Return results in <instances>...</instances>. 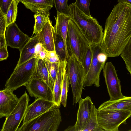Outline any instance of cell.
I'll list each match as a JSON object with an SVG mask.
<instances>
[{"instance_id": "1", "label": "cell", "mask_w": 131, "mask_h": 131, "mask_svg": "<svg viewBox=\"0 0 131 131\" xmlns=\"http://www.w3.org/2000/svg\"><path fill=\"white\" fill-rule=\"evenodd\" d=\"M131 38V6L118 2L106 19L100 47L108 57H118Z\"/></svg>"}, {"instance_id": "2", "label": "cell", "mask_w": 131, "mask_h": 131, "mask_svg": "<svg viewBox=\"0 0 131 131\" xmlns=\"http://www.w3.org/2000/svg\"><path fill=\"white\" fill-rule=\"evenodd\" d=\"M70 17L77 24L88 42L89 46L100 45L103 36L102 26L97 20L90 17L80 10L75 3L69 6Z\"/></svg>"}, {"instance_id": "3", "label": "cell", "mask_w": 131, "mask_h": 131, "mask_svg": "<svg viewBox=\"0 0 131 131\" xmlns=\"http://www.w3.org/2000/svg\"><path fill=\"white\" fill-rule=\"evenodd\" d=\"M59 107L56 105L31 121L22 124L17 131H57L62 121Z\"/></svg>"}, {"instance_id": "4", "label": "cell", "mask_w": 131, "mask_h": 131, "mask_svg": "<svg viewBox=\"0 0 131 131\" xmlns=\"http://www.w3.org/2000/svg\"><path fill=\"white\" fill-rule=\"evenodd\" d=\"M67 44L71 55L75 56L83 66L90 46L78 26L71 19L69 23Z\"/></svg>"}, {"instance_id": "5", "label": "cell", "mask_w": 131, "mask_h": 131, "mask_svg": "<svg viewBox=\"0 0 131 131\" xmlns=\"http://www.w3.org/2000/svg\"><path fill=\"white\" fill-rule=\"evenodd\" d=\"M66 71L73 94V104H77L82 98L84 74L83 67L76 57L71 55L67 60Z\"/></svg>"}, {"instance_id": "6", "label": "cell", "mask_w": 131, "mask_h": 131, "mask_svg": "<svg viewBox=\"0 0 131 131\" xmlns=\"http://www.w3.org/2000/svg\"><path fill=\"white\" fill-rule=\"evenodd\" d=\"M37 58H32L15 68L5 85V89L14 91L28 83L34 76Z\"/></svg>"}, {"instance_id": "7", "label": "cell", "mask_w": 131, "mask_h": 131, "mask_svg": "<svg viewBox=\"0 0 131 131\" xmlns=\"http://www.w3.org/2000/svg\"><path fill=\"white\" fill-rule=\"evenodd\" d=\"M131 115V112L129 111L97 109L98 123L104 131H118L120 125L125 124L126 120Z\"/></svg>"}, {"instance_id": "8", "label": "cell", "mask_w": 131, "mask_h": 131, "mask_svg": "<svg viewBox=\"0 0 131 131\" xmlns=\"http://www.w3.org/2000/svg\"><path fill=\"white\" fill-rule=\"evenodd\" d=\"M29 101V96L25 91L19 98L15 107L6 117L1 131H17L23 119Z\"/></svg>"}, {"instance_id": "9", "label": "cell", "mask_w": 131, "mask_h": 131, "mask_svg": "<svg viewBox=\"0 0 131 131\" xmlns=\"http://www.w3.org/2000/svg\"><path fill=\"white\" fill-rule=\"evenodd\" d=\"M103 72L110 100H115L124 97L122 93L120 81L111 62L106 63L103 68Z\"/></svg>"}, {"instance_id": "10", "label": "cell", "mask_w": 131, "mask_h": 131, "mask_svg": "<svg viewBox=\"0 0 131 131\" xmlns=\"http://www.w3.org/2000/svg\"><path fill=\"white\" fill-rule=\"evenodd\" d=\"M92 47V60L89 71L83 79L84 87L90 86L93 84L97 87L100 86V75L105 64V62H100L97 59L98 54L103 51L100 45Z\"/></svg>"}, {"instance_id": "11", "label": "cell", "mask_w": 131, "mask_h": 131, "mask_svg": "<svg viewBox=\"0 0 131 131\" xmlns=\"http://www.w3.org/2000/svg\"><path fill=\"white\" fill-rule=\"evenodd\" d=\"M25 86L31 96L53 102V92L42 79L34 76Z\"/></svg>"}, {"instance_id": "12", "label": "cell", "mask_w": 131, "mask_h": 131, "mask_svg": "<svg viewBox=\"0 0 131 131\" xmlns=\"http://www.w3.org/2000/svg\"><path fill=\"white\" fill-rule=\"evenodd\" d=\"M79 103L77 120L73 126L74 131H82L91 117L94 106L89 96L82 99Z\"/></svg>"}, {"instance_id": "13", "label": "cell", "mask_w": 131, "mask_h": 131, "mask_svg": "<svg viewBox=\"0 0 131 131\" xmlns=\"http://www.w3.org/2000/svg\"><path fill=\"white\" fill-rule=\"evenodd\" d=\"M5 37L7 46L19 50L30 38L20 30L15 22L7 27Z\"/></svg>"}, {"instance_id": "14", "label": "cell", "mask_w": 131, "mask_h": 131, "mask_svg": "<svg viewBox=\"0 0 131 131\" xmlns=\"http://www.w3.org/2000/svg\"><path fill=\"white\" fill-rule=\"evenodd\" d=\"M56 105L53 101L38 98L28 106L22 124L27 123L43 114Z\"/></svg>"}, {"instance_id": "15", "label": "cell", "mask_w": 131, "mask_h": 131, "mask_svg": "<svg viewBox=\"0 0 131 131\" xmlns=\"http://www.w3.org/2000/svg\"><path fill=\"white\" fill-rule=\"evenodd\" d=\"M13 91L5 89L0 91V117L9 115L18 103L19 98Z\"/></svg>"}, {"instance_id": "16", "label": "cell", "mask_w": 131, "mask_h": 131, "mask_svg": "<svg viewBox=\"0 0 131 131\" xmlns=\"http://www.w3.org/2000/svg\"><path fill=\"white\" fill-rule=\"evenodd\" d=\"M56 33L49 17L42 30L36 35L39 42L48 51L55 50Z\"/></svg>"}, {"instance_id": "17", "label": "cell", "mask_w": 131, "mask_h": 131, "mask_svg": "<svg viewBox=\"0 0 131 131\" xmlns=\"http://www.w3.org/2000/svg\"><path fill=\"white\" fill-rule=\"evenodd\" d=\"M39 41L36 35L30 38L25 43L22 48L19 50L20 57L17 68L25 62L35 58V46Z\"/></svg>"}, {"instance_id": "18", "label": "cell", "mask_w": 131, "mask_h": 131, "mask_svg": "<svg viewBox=\"0 0 131 131\" xmlns=\"http://www.w3.org/2000/svg\"><path fill=\"white\" fill-rule=\"evenodd\" d=\"M99 110H115L131 112V96H124L115 100H109L104 102L97 109Z\"/></svg>"}, {"instance_id": "19", "label": "cell", "mask_w": 131, "mask_h": 131, "mask_svg": "<svg viewBox=\"0 0 131 131\" xmlns=\"http://www.w3.org/2000/svg\"><path fill=\"white\" fill-rule=\"evenodd\" d=\"M67 63V60H65L60 61L59 63L58 71L53 91V101L59 107L61 103V89Z\"/></svg>"}, {"instance_id": "20", "label": "cell", "mask_w": 131, "mask_h": 131, "mask_svg": "<svg viewBox=\"0 0 131 131\" xmlns=\"http://www.w3.org/2000/svg\"><path fill=\"white\" fill-rule=\"evenodd\" d=\"M20 2L34 13L49 12L54 4V0H21Z\"/></svg>"}, {"instance_id": "21", "label": "cell", "mask_w": 131, "mask_h": 131, "mask_svg": "<svg viewBox=\"0 0 131 131\" xmlns=\"http://www.w3.org/2000/svg\"><path fill=\"white\" fill-rule=\"evenodd\" d=\"M56 24L54 26L56 34L60 35L63 39L67 50L68 52L67 38L69 23L71 19L69 16L57 12V16L54 17Z\"/></svg>"}, {"instance_id": "22", "label": "cell", "mask_w": 131, "mask_h": 131, "mask_svg": "<svg viewBox=\"0 0 131 131\" xmlns=\"http://www.w3.org/2000/svg\"><path fill=\"white\" fill-rule=\"evenodd\" d=\"M34 76L43 81L53 92L54 82L49 73L44 60L37 59L36 68Z\"/></svg>"}, {"instance_id": "23", "label": "cell", "mask_w": 131, "mask_h": 131, "mask_svg": "<svg viewBox=\"0 0 131 131\" xmlns=\"http://www.w3.org/2000/svg\"><path fill=\"white\" fill-rule=\"evenodd\" d=\"M55 50L60 61L67 60L70 56L67 50L63 39L60 35L57 34Z\"/></svg>"}, {"instance_id": "24", "label": "cell", "mask_w": 131, "mask_h": 131, "mask_svg": "<svg viewBox=\"0 0 131 131\" xmlns=\"http://www.w3.org/2000/svg\"><path fill=\"white\" fill-rule=\"evenodd\" d=\"M49 15V12H41L36 13L34 15L35 23L32 36L36 35L42 30Z\"/></svg>"}, {"instance_id": "25", "label": "cell", "mask_w": 131, "mask_h": 131, "mask_svg": "<svg viewBox=\"0 0 131 131\" xmlns=\"http://www.w3.org/2000/svg\"><path fill=\"white\" fill-rule=\"evenodd\" d=\"M97 109L95 105L91 117L82 131H104L99 126L97 116Z\"/></svg>"}, {"instance_id": "26", "label": "cell", "mask_w": 131, "mask_h": 131, "mask_svg": "<svg viewBox=\"0 0 131 131\" xmlns=\"http://www.w3.org/2000/svg\"><path fill=\"white\" fill-rule=\"evenodd\" d=\"M127 71L131 75V38L120 54Z\"/></svg>"}, {"instance_id": "27", "label": "cell", "mask_w": 131, "mask_h": 131, "mask_svg": "<svg viewBox=\"0 0 131 131\" xmlns=\"http://www.w3.org/2000/svg\"><path fill=\"white\" fill-rule=\"evenodd\" d=\"M18 4L15 0H13L8 9L5 16L7 27L16 21L17 15Z\"/></svg>"}, {"instance_id": "28", "label": "cell", "mask_w": 131, "mask_h": 131, "mask_svg": "<svg viewBox=\"0 0 131 131\" xmlns=\"http://www.w3.org/2000/svg\"><path fill=\"white\" fill-rule=\"evenodd\" d=\"M70 82L68 74L66 71L64 73L63 79L61 92V102L65 107L67 105V98Z\"/></svg>"}, {"instance_id": "29", "label": "cell", "mask_w": 131, "mask_h": 131, "mask_svg": "<svg viewBox=\"0 0 131 131\" xmlns=\"http://www.w3.org/2000/svg\"><path fill=\"white\" fill-rule=\"evenodd\" d=\"M68 0H54L57 12L70 16V12L68 5Z\"/></svg>"}, {"instance_id": "30", "label": "cell", "mask_w": 131, "mask_h": 131, "mask_svg": "<svg viewBox=\"0 0 131 131\" xmlns=\"http://www.w3.org/2000/svg\"><path fill=\"white\" fill-rule=\"evenodd\" d=\"M93 56L92 47L90 46L85 56L83 64L84 78L87 74L91 63Z\"/></svg>"}, {"instance_id": "31", "label": "cell", "mask_w": 131, "mask_h": 131, "mask_svg": "<svg viewBox=\"0 0 131 131\" xmlns=\"http://www.w3.org/2000/svg\"><path fill=\"white\" fill-rule=\"evenodd\" d=\"M91 0H76L75 2L77 7L87 16L91 17L90 11Z\"/></svg>"}, {"instance_id": "32", "label": "cell", "mask_w": 131, "mask_h": 131, "mask_svg": "<svg viewBox=\"0 0 131 131\" xmlns=\"http://www.w3.org/2000/svg\"><path fill=\"white\" fill-rule=\"evenodd\" d=\"M47 67L54 81L55 82L58 71L59 63H52L44 60Z\"/></svg>"}, {"instance_id": "33", "label": "cell", "mask_w": 131, "mask_h": 131, "mask_svg": "<svg viewBox=\"0 0 131 131\" xmlns=\"http://www.w3.org/2000/svg\"><path fill=\"white\" fill-rule=\"evenodd\" d=\"M46 59L49 62L52 63H59L60 61L55 51H48L47 50Z\"/></svg>"}, {"instance_id": "34", "label": "cell", "mask_w": 131, "mask_h": 131, "mask_svg": "<svg viewBox=\"0 0 131 131\" xmlns=\"http://www.w3.org/2000/svg\"><path fill=\"white\" fill-rule=\"evenodd\" d=\"M13 0H0V10L5 16Z\"/></svg>"}, {"instance_id": "35", "label": "cell", "mask_w": 131, "mask_h": 131, "mask_svg": "<svg viewBox=\"0 0 131 131\" xmlns=\"http://www.w3.org/2000/svg\"><path fill=\"white\" fill-rule=\"evenodd\" d=\"M7 27L5 16L0 10V35H5Z\"/></svg>"}, {"instance_id": "36", "label": "cell", "mask_w": 131, "mask_h": 131, "mask_svg": "<svg viewBox=\"0 0 131 131\" xmlns=\"http://www.w3.org/2000/svg\"><path fill=\"white\" fill-rule=\"evenodd\" d=\"M8 56L7 47H3L0 48V61H2L7 59Z\"/></svg>"}, {"instance_id": "37", "label": "cell", "mask_w": 131, "mask_h": 131, "mask_svg": "<svg viewBox=\"0 0 131 131\" xmlns=\"http://www.w3.org/2000/svg\"><path fill=\"white\" fill-rule=\"evenodd\" d=\"M47 50L44 47L35 56V58L37 59H40L43 60L46 59Z\"/></svg>"}, {"instance_id": "38", "label": "cell", "mask_w": 131, "mask_h": 131, "mask_svg": "<svg viewBox=\"0 0 131 131\" xmlns=\"http://www.w3.org/2000/svg\"><path fill=\"white\" fill-rule=\"evenodd\" d=\"M0 48L7 47L5 37V35H0Z\"/></svg>"}, {"instance_id": "39", "label": "cell", "mask_w": 131, "mask_h": 131, "mask_svg": "<svg viewBox=\"0 0 131 131\" xmlns=\"http://www.w3.org/2000/svg\"><path fill=\"white\" fill-rule=\"evenodd\" d=\"M118 2L125 3L131 6V0H117Z\"/></svg>"}, {"instance_id": "40", "label": "cell", "mask_w": 131, "mask_h": 131, "mask_svg": "<svg viewBox=\"0 0 131 131\" xmlns=\"http://www.w3.org/2000/svg\"><path fill=\"white\" fill-rule=\"evenodd\" d=\"M16 2L18 4V3L20 2L21 0H15Z\"/></svg>"}]
</instances>
